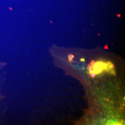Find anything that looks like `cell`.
<instances>
[{
  "mask_svg": "<svg viewBox=\"0 0 125 125\" xmlns=\"http://www.w3.org/2000/svg\"><path fill=\"white\" fill-rule=\"evenodd\" d=\"M107 64L106 62L102 61H97L95 62L93 67V70L95 75L99 74L102 72L103 70L106 69Z\"/></svg>",
  "mask_w": 125,
  "mask_h": 125,
  "instance_id": "6da1fadb",
  "label": "cell"
},
{
  "mask_svg": "<svg viewBox=\"0 0 125 125\" xmlns=\"http://www.w3.org/2000/svg\"><path fill=\"white\" fill-rule=\"evenodd\" d=\"M107 64V66H106V70H105L107 72H110V71L114 69V65L113 64V63L111 62L110 61H109L108 62L106 63Z\"/></svg>",
  "mask_w": 125,
  "mask_h": 125,
  "instance_id": "7a4b0ae2",
  "label": "cell"
},
{
  "mask_svg": "<svg viewBox=\"0 0 125 125\" xmlns=\"http://www.w3.org/2000/svg\"><path fill=\"white\" fill-rule=\"evenodd\" d=\"M110 73H111L112 74H113V75L115 76V75H116V73H115V71L114 69H113V70H112L110 71Z\"/></svg>",
  "mask_w": 125,
  "mask_h": 125,
  "instance_id": "3957f363",
  "label": "cell"
},
{
  "mask_svg": "<svg viewBox=\"0 0 125 125\" xmlns=\"http://www.w3.org/2000/svg\"><path fill=\"white\" fill-rule=\"evenodd\" d=\"M68 58H71L73 59L74 58V56L73 55H72V54H70L68 56Z\"/></svg>",
  "mask_w": 125,
  "mask_h": 125,
  "instance_id": "277c9868",
  "label": "cell"
},
{
  "mask_svg": "<svg viewBox=\"0 0 125 125\" xmlns=\"http://www.w3.org/2000/svg\"><path fill=\"white\" fill-rule=\"evenodd\" d=\"M94 63H95V62L94 61V60H92V61H91V62L90 63V65H91V66H93L94 64Z\"/></svg>",
  "mask_w": 125,
  "mask_h": 125,
  "instance_id": "5b68a950",
  "label": "cell"
},
{
  "mask_svg": "<svg viewBox=\"0 0 125 125\" xmlns=\"http://www.w3.org/2000/svg\"><path fill=\"white\" fill-rule=\"evenodd\" d=\"M69 58V61L70 62H71L72 61H73V59L72 58Z\"/></svg>",
  "mask_w": 125,
  "mask_h": 125,
  "instance_id": "8992f818",
  "label": "cell"
},
{
  "mask_svg": "<svg viewBox=\"0 0 125 125\" xmlns=\"http://www.w3.org/2000/svg\"><path fill=\"white\" fill-rule=\"evenodd\" d=\"M80 60H81L82 62H85V61L84 59H80Z\"/></svg>",
  "mask_w": 125,
  "mask_h": 125,
  "instance_id": "52a82bcc",
  "label": "cell"
}]
</instances>
